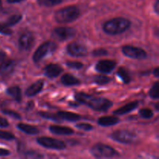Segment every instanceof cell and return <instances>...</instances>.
<instances>
[{
	"label": "cell",
	"mask_w": 159,
	"mask_h": 159,
	"mask_svg": "<svg viewBox=\"0 0 159 159\" xmlns=\"http://www.w3.org/2000/svg\"><path fill=\"white\" fill-rule=\"evenodd\" d=\"M61 82L63 85H67V86H72V85H78L80 84V81L73 76L72 75L65 74L61 79Z\"/></svg>",
	"instance_id": "ffe728a7"
},
{
	"label": "cell",
	"mask_w": 159,
	"mask_h": 159,
	"mask_svg": "<svg viewBox=\"0 0 159 159\" xmlns=\"http://www.w3.org/2000/svg\"><path fill=\"white\" fill-rule=\"evenodd\" d=\"M90 96H91L84 93H77L75 95V97L76 100L82 104H86L87 101L89 99Z\"/></svg>",
	"instance_id": "4316f807"
},
{
	"label": "cell",
	"mask_w": 159,
	"mask_h": 159,
	"mask_svg": "<svg viewBox=\"0 0 159 159\" xmlns=\"http://www.w3.org/2000/svg\"><path fill=\"white\" fill-rule=\"evenodd\" d=\"M43 80H38L36 82L33 83L29 88L26 89V95L29 97H32V96H36L38 93H40L41 92V90L43 89Z\"/></svg>",
	"instance_id": "9a60e30c"
},
{
	"label": "cell",
	"mask_w": 159,
	"mask_h": 159,
	"mask_svg": "<svg viewBox=\"0 0 159 159\" xmlns=\"http://www.w3.org/2000/svg\"><path fill=\"white\" fill-rule=\"evenodd\" d=\"M80 11L79 8L74 6L62 8L55 12V20L59 23H69L79 18Z\"/></svg>",
	"instance_id": "7a4b0ae2"
},
{
	"label": "cell",
	"mask_w": 159,
	"mask_h": 159,
	"mask_svg": "<svg viewBox=\"0 0 159 159\" xmlns=\"http://www.w3.org/2000/svg\"><path fill=\"white\" fill-rule=\"evenodd\" d=\"M139 114L141 117L144 118V119H150L154 116V113L152 112V110L147 108L141 109L139 111Z\"/></svg>",
	"instance_id": "f1b7e54d"
},
{
	"label": "cell",
	"mask_w": 159,
	"mask_h": 159,
	"mask_svg": "<svg viewBox=\"0 0 159 159\" xmlns=\"http://www.w3.org/2000/svg\"><path fill=\"white\" fill-rule=\"evenodd\" d=\"M62 71H63V68L57 64H50L47 65L44 68L45 75L50 79L57 77L60 75Z\"/></svg>",
	"instance_id": "5bb4252c"
},
{
	"label": "cell",
	"mask_w": 159,
	"mask_h": 159,
	"mask_svg": "<svg viewBox=\"0 0 159 159\" xmlns=\"http://www.w3.org/2000/svg\"><path fill=\"white\" fill-rule=\"evenodd\" d=\"M154 8H155V11L157 14H158V10H159V0H156L155 3V6H154Z\"/></svg>",
	"instance_id": "ab89813d"
},
{
	"label": "cell",
	"mask_w": 159,
	"mask_h": 159,
	"mask_svg": "<svg viewBox=\"0 0 159 159\" xmlns=\"http://www.w3.org/2000/svg\"><path fill=\"white\" fill-rule=\"evenodd\" d=\"M110 80H111L110 78L105 75H96L94 77V82L99 85H106V84L109 83Z\"/></svg>",
	"instance_id": "d4e9b609"
},
{
	"label": "cell",
	"mask_w": 159,
	"mask_h": 159,
	"mask_svg": "<svg viewBox=\"0 0 159 159\" xmlns=\"http://www.w3.org/2000/svg\"><path fill=\"white\" fill-rule=\"evenodd\" d=\"M76 127L78 128L81 129V130H86V131H89V130H91L93 129V127L92 125L89 124H84V123H81V124H79L76 125Z\"/></svg>",
	"instance_id": "e575fe53"
},
{
	"label": "cell",
	"mask_w": 159,
	"mask_h": 159,
	"mask_svg": "<svg viewBox=\"0 0 159 159\" xmlns=\"http://www.w3.org/2000/svg\"><path fill=\"white\" fill-rule=\"evenodd\" d=\"M49 129L51 133L57 135H71L74 133V130L71 128L63 126L51 125L50 126Z\"/></svg>",
	"instance_id": "2e32d148"
},
{
	"label": "cell",
	"mask_w": 159,
	"mask_h": 159,
	"mask_svg": "<svg viewBox=\"0 0 159 159\" xmlns=\"http://www.w3.org/2000/svg\"><path fill=\"white\" fill-rule=\"evenodd\" d=\"M108 54L107 51L104 48H99V49H96L93 51V54L94 56H103V55H107Z\"/></svg>",
	"instance_id": "d590c367"
},
{
	"label": "cell",
	"mask_w": 159,
	"mask_h": 159,
	"mask_svg": "<svg viewBox=\"0 0 159 159\" xmlns=\"http://www.w3.org/2000/svg\"><path fill=\"white\" fill-rule=\"evenodd\" d=\"M12 33V30L9 29L8 26H6L5 24L0 23V34H3V35H11Z\"/></svg>",
	"instance_id": "836d02e7"
},
{
	"label": "cell",
	"mask_w": 159,
	"mask_h": 159,
	"mask_svg": "<svg viewBox=\"0 0 159 159\" xmlns=\"http://www.w3.org/2000/svg\"><path fill=\"white\" fill-rule=\"evenodd\" d=\"M40 115L42 116V117H44L47 118V119H50V120H55V121H59L60 119L57 117V115H54V114H51V113H40Z\"/></svg>",
	"instance_id": "d6a6232c"
},
{
	"label": "cell",
	"mask_w": 159,
	"mask_h": 159,
	"mask_svg": "<svg viewBox=\"0 0 159 159\" xmlns=\"http://www.w3.org/2000/svg\"><path fill=\"white\" fill-rule=\"evenodd\" d=\"M130 21L126 18L117 17L106 22L102 26L104 32L110 35H117L122 34L129 29Z\"/></svg>",
	"instance_id": "6da1fadb"
},
{
	"label": "cell",
	"mask_w": 159,
	"mask_h": 159,
	"mask_svg": "<svg viewBox=\"0 0 159 159\" xmlns=\"http://www.w3.org/2000/svg\"><path fill=\"white\" fill-rule=\"evenodd\" d=\"M37 141L39 144L46 148L54 149V150H64L66 148V144L64 141L55 138L41 137L37 138Z\"/></svg>",
	"instance_id": "52a82bcc"
},
{
	"label": "cell",
	"mask_w": 159,
	"mask_h": 159,
	"mask_svg": "<svg viewBox=\"0 0 159 159\" xmlns=\"http://www.w3.org/2000/svg\"><path fill=\"white\" fill-rule=\"evenodd\" d=\"M8 126H9V123L7 120L0 116V127H7Z\"/></svg>",
	"instance_id": "74e56055"
},
{
	"label": "cell",
	"mask_w": 159,
	"mask_h": 159,
	"mask_svg": "<svg viewBox=\"0 0 159 159\" xmlns=\"http://www.w3.org/2000/svg\"><path fill=\"white\" fill-rule=\"evenodd\" d=\"M10 155V152L4 148H0V156H7Z\"/></svg>",
	"instance_id": "f35d334b"
},
{
	"label": "cell",
	"mask_w": 159,
	"mask_h": 159,
	"mask_svg": "<svg viewBox=\"0 0 159 159\" xmlns=\"http://www.w3.org/2000/svg\"><path fill=\"white\" fill-rule=\"evenodd\" d=\"M56 44L54 42L46 41L42 43L40 47L37 49L33 55V60L34 62L40 61L44 57H46L50 53H52L56 49Z\"/></svg>",
	"instance_id": "8992f818"
},
{
	"label": "cell",
	"mask_w": 159,
	"mask_h": 159,
	"mask_svg": "<svg viewBox=\"0 0 159 159\" xmlns=\"http://www.w3.org/2000/svg\"><path fill=\"white\" fill-rule=\"evenodd\" d=\"M56 115L60 120H65L68 121H78L81 119L80 115L71 112L60 111L57 112Z\"/></svg>",
	"instance_id": "ac0fdd59"
},
{
	"label": "cell",
	"mask_w": 159,
	"mask_h": 159,
	"mask_svg": "<svg viewBox=\"0 0 159 159\" xmlns=\"http://www.w3.org/2000/svg\"><path fill=\"white\" fill-rule=\"evenodd\" d=\"M66 65L68 68H73V69H80L83 67V64L79 61H68L66 62Z\"/></svg>",
	"instance_id": "4dcf8cb0"
},
{
	"label": "cell",
	"mask_w": 159,
	"mask_h": 159,
	"mask_svg": "<svg viewBox=\"0 0 159 159\" xmlns=\"http://www.w3.org/2000/svg\"><path fill=\"white\" fill-rule=\"evenodd\" d=\"M7 93L9 96H12L16 101L18 102H20L22 100V95L21 90L18 86H12L10 87L7 89Z\"/></svg>",
	"instance_id": "7402d4cb"
},
{
	"label": "cell",
	"mask_w": 159,
	"mask_h": 159,
	"mask_svg": "<svg viewBox=\"0 0 159 159\" xmlns=\"http://www.w3.org/2000/svg\"><path fill=\"white\" fill-rule=\"evenodd\" d=\"M116 67V62L112 60H101L96 64V69L101 73H110Z\"/></svg>",
	"instance_id": "4fadbf2b"
},
{
	"label": "cell",
	"mask_w": 159,
	"mask_h": 159,
	"mask_svg": "<svg viewBox=\"0 0 159 159\" xmlns=\"http://www.w3.org/2000/svg\"><path fill=\"white\" fill-rule=\"evenodd\" d=\"M2 113H5V114L8 115V116H12V117H13V118H16V119H20V118H21L20 115L18 113H16V111H13V110H2Z\"/></svg>",
	"instance_id": "1f68e13d"
},
{
	"label": "cell",
	"mask_w": 159,
	"mask_h": 159,
	"mask_svg": "<svg viewBox=\"0 0 159 159\" xmlns=\"http://www.w3.org/2000/svg\"><path fill=\"white\" fill-rule=\"evenodd\" d=\"M120 121L119 118L113 116H102L98 120V124L103 127H109V126H113L118 124Z\"/></svg>",
	"instance_id": "d6986e66"
},
{
	"label": "cell",
	"mask_w": 159,
	"mask_h": 159,
	"mask_svg": "<svg viewBox=\"0 0 159 159\" xmlns=\"http://www.w3.org/2000/svg\"><path fill=\"white\" fill-rule=\"evenodd\" d=\"M85 105L96 111H107L113 106V102L105 98H94L91 96Z\"/></svg>",
	"instance_id": "277c9868"
},
{
	"label": "cell",
	"mask_w": 159,
	"mask_h": 159,
	"mask_svg": "<svg viewBox=\"0 0 159 159\" xmlns=\"http://www.w3.org/2000/svg\"><path fill=\"white\" fill-rule=\"evenodd\" d=\"M34 43V37L30 32H25L20 36L19 43L20 48L24 51H29L31 49Z\"/></svg>",
	"instance_id": "8fae6325"
},
{
	"label": "cell",
	"mask_w": 159,
	"mask_h": 159,
	"mask_svg": "<svg viewBox=\"0 0 159 159\" xmlns=\"http://www.w3.org/2000/svg\"><path fill=\"white\" fill-rule=\"evenodd\" d=\"M92 155L97 158H113V157L119 156V153L114 148L110 145L104 144H96L92 147Z\"/></svg>",
	"instance_id": "3957f363"
},
{
	"label": "cell",
	"mask_w": 159,
	"mask_h": 159,
	"mask_svg": "<svg viewBox=\"0 0 159 159\" xmlns=\"http://www.w3.org/2000/svg\"><path fill=\"white\" fill-rule=\"evenodd\" d=\"M0 139L6 140V141H12L15 139V136L12 133L4 131V130H0Z\"/></svg>",
	"instance_id": "f546056e"
},
{
	"label": "cell",
	"mask_w": 159,
	"mask_h": 159,
	"mask_svg": "<svg viewBox=\"0 0 159 159\" xmlns=\"http://www.w3.org/2000/svg\"><path fill=\"white\" fill-rule=\"evenodd\" d=\"M117 75L125 84H128L130 82V76L129 72L124 68H120L117 71Z\"/></svg>",
	"instance_id": "603a6c76"
},
{
	"label": "cell",
	"mask_w": 159,
	"mask_h": 159,
	"mask_svg": "<svg viewBox=\"0 0 159 159\" xmlns=\"http://www.w3.org/2000/svg\"><path fill=\"white\" fill-rule=\"evenodd\" d=\"M5 57H6V53L0 51V63L5 60Z\"/></svg>",
	"instance_id": "60d3db41"
},
{
	"label": "cell",
	"mask_w": 159,
	"mask_h": 159,
	"mask_svg": "<svg viewBox=\"0 0 159 159\" xmlns=\"http://www.w3.org/2000/svg\"><path fill=\"white\" fill-rule=\"evenodd\" d=\"M23 1V0H7V2L9 3H18V2H20Z\"/></svg>",
	"instance_id": "b9f144b4"
},
{
	"label": "cell",
	"mask_w": 159,
	"mask_h": 159,
	"mask_svg": "<svg viewBox=\"0 0 159 159\" xmlns=\"http://www.w3.org/2000/svg\"><path fill=\"white\" fill-rule=\"evenodd\" d=\"M111 138L115 141L122 144H134L137 141L136 134L126 130H116L111 134Z\"/></svg>",
	"instance_id": "5b68a950"
},
{
	"label": "cell",
	"mask_w": 159,
	"mask_h": 159,
	"mask_svg": "<svg viewBox=\"0 0 159 159\" xmlns=\"http://www.w3.org/2000/svg\"><path fill=\"white\" fill-rule=\"evenodd\" d=\"M159 85L158 82H156L152 87V89L149 91V95H150L151 98L155 99H158V91H159Z\"/></svg>",
	"instance_id": "83f0119b"
},
{
	"label": "cell",
	"mask_w": 159,
	"mask_h": 159,
	"mask_svg": "<svg viewBox=\"0 0 159 159\" xmlns=\"http://www.w3.org/2000/svg\"><path fill=\"white\" fill-rule=\"evenodd\" d=\"M1 2H2V1H1V0H0V5H1Z\"/></svg>",
	"instance_id": "f6af8a7d"
},
{
	"label": "cell",
	"mask_w": 159,
	"mask_h": 159,
	"mask_svg": "<svg viewBox=\"0 0 159 159\" xmlns=\"http://www.w3.org/2000/svg\"><path fill=\"white\" fill-rule=\"evenodd\" d=\"M16 62L13 60H4L0 63V75L7 77L13 72Z\"/></svg>",
	"instance_id": "7c38bea8"
},
{
	"label": "cell",
	"mask_w": 159,
	"mask_h": 159,
	"mask_svg": "<svg viewBox=\"0 0 159 159\" xmlns=\"http://www.w3.org/2000/svg\"><path fill=\"white\" fill-rule=\"evenodd\" d=\"M40 6H47V7H51V6H56V5L60 4L62 0H37Z\"/></svg>",
	"instance_id": "484cf974"
},
{
	"label": "cell",
	"mask_w": 159,
	"mask_h": 159,
	"mask_svg": "<svg viewBox=\"0 0 159 159\" xmlns=\"http://www.w3.org/2000/svg\"><path fill=\"white\" fill-rule=\"evenodd\" d=\"M122 52L127 57L138 60H143L147 57V53L141 48L138 47L126 45L122 48Z\"/></svg>",
	"instance_id": "ba28073f"
},
{
	"label": "cell",
	"mask_w": 159,
	"mask_h": 159,
	"mask_svg": "<svg viewBox=\"0 0 159 159\" xmlns=\"http://www.w3.org/2000/svg\"><path fill=\"white\" fill-rule=\"evenodd\" d=\"M139 103H138V101H134V102H131L130 103L127 104V105L124 106V107H120L118 110H115L113 112L115 115H124L127 114V113H130L131 111H133L134 110L137 108L138 107Z\"/></svg>",
	"instance_id": "e0dca14e"
},
{
	"label": "cell",
	"mask_w": 159,
	"mask_h": 159,
	"mask_svg": "<svg viewBox=\"0 0 159 159\" xmlns=\"http://www.w3.org/2000/svg\"><path fill=\"white\" fill-rule=\"evenodd\" d=\"M26 157L27 158H43L41 155H40L37 152H29L26 154Z\"/></svg>",
	"instance_id": "8d00e7d4"
},
{
	"label": "cell",
	"mask_w": 159,
	"mask_h": 159,
	"mask_svg": "<svg viewBox=\"0 0 159 159\" xmlns=\"http://www.w3.org/2000/svg\"><path fill=\"white\" fill-rule=\"evenodd\" d=\"M67 52L72 57H84L88 54V50L85 45L78 42H73L67 47Z\"/></svg>",
	"instance_id": "30bf717a"
},
{
	"label": "cell",
	"mask_w": 159,
	"mask_h": 159,
	"mask_svg": "<svg viewBox=\"0 0 159 159\" xmlns=\"http://www.w3.org/2000/svg\"><path fill=\"white\" fill-rule=\"evenodd\" d=\"M17 127H18V129L30 135H34L39 133V130L37 129V127H34V126L29 125V124H19L17 125Z\"/></svg>",
	"instance_id": "44dd1931"
},
{
	"label": "cell",
	"mask_w": 159,
	"mask_h": 159,
	"mask_svg": "<svg viewBox=\"0 0 159 159\" xmlns=\"http://www.w3.org/2000/svg\"><path fill=\"white\" fill-rule=\"evenodd\" d=\"M22 20V16L21 15H13L11 17H9L7 20V21L6 22L5 25L6 26H12L16 25V23H18L20 20Z\"/></svg>",
	"instance_id": "cb8c5ba5"
},
{
	"label": "cell",
	"mask_w": 159,
	"mask_h": 159,
	"mask_svg": "<svg viewBox=\"0 0 159 159\" xmlns=\"http://www.w3.org/2000/svg\"><path fill=\"white\" fill-rule=\"evenodd\" d=\"M153 73H154V75H155L156 76L157 78H158V76H159V74H158V68H155V69L154 70V72H153Z\"/></svg>",
	"instance_id": "7bdbcfd3"
},
{
	"label": "cell",
	"mask_w": 159,
	"mask_h": 159,
	"mask_svg": "<svg viewBox=\"0 0 159 159\" xmlns=\"http://www.w3.org/2000/svg\"><path fill=\"white\" fill-rule=\"evenodd\" d=\"M75 30L71 27H57L52 32L53 37L60 41L69 40L75 35Z\"/></svg>",
	"instance_id": "9c48e42d"
},
{
	"label": "cell",
	"mask_w": 159,
	"mask_h": 159,
	"mask_svg": "<svg viewBox=\"0 0 159 159\" xmlns=\"http://www.w3.org/2000/svg\"><path fill=\"white\" fill-rule=\"evenodd\" d=\"M155 107H156V110H158V103H157L156 105H155Z\"/></svg>",
	"instance_id": "ee69618b"
}]
</instances>
